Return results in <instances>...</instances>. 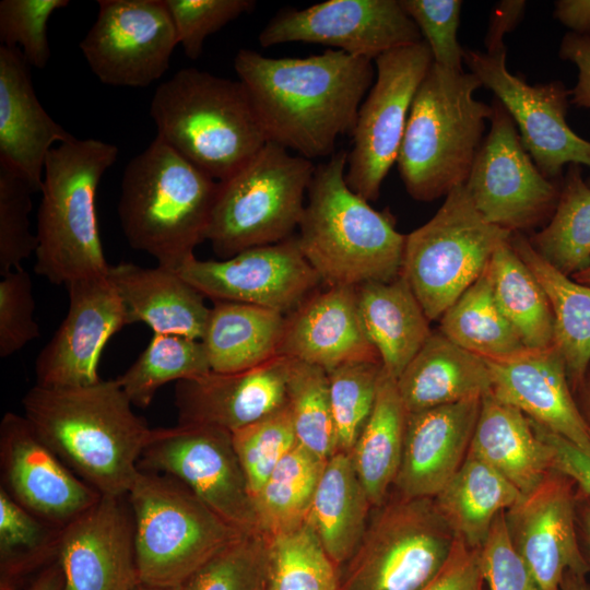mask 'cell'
<instances>
[{"label": "cell", "mask_w": 590, "mask_h": 590, "mask_svg": "<svg viewBox=\"0 0 590 590\" xmlns=\"http://www.w3.org/2000/svg\"><path fill=\"white\" fill-rule=\"evenodd\" d=\"M60 528L49 524L0 488V566L2 589L52 555H58Z\"/></svg>", "instance_id": "cell-43"}, {"label": "cell", "mask_w": 590, "mask_h": 590, "mask_svg": "<svg viewBox=\"0 0 590 590\" xmlns=\"http://www.w3.org/2000/svg\"><path fill=\"white\" fill-rule=\"evenodd\" d=\"M279 355L327 373L350 362H380L362 323L356 287L317 290L286 315Z\"/></svg>", "instance_id": "cell-26"}, {"label": "cell", "mask_w": 590, "mask_h": 590, "mask_svg": "<svg viewBox=\"0 0 590 590\" xmlns=\"http://www.w3.org/2000/svg\"><path fill=\"white\" fill-rule=\"evenodd\" d=\"M480 557L488 590H539L530 569L510 541L505 511L495 519L480 547Z\"/></svg>", "instance_id": "cell-53"}, {"label": "cell", "mask_w": 590, "mask_h": 590, "mask_svg": "<svg viewBox=\"0 0 590 590\" xmlns=\"http://www.w3.org/2000/svg\"><path fill=\"white\" fill-rule=\"evenodd\" d=\"M464 63L509 113L523 148L545 177L562 180L564 166L569 164L590 169V141L575 133L566 121L570 90L562 81L530 85L509 72L506 52L464 49Z\"/></svg>", "instance_id": "cell-15"}, {"label": "cell", "mask_w": 590, "mask_h": 590, "mask_svg": "<svg viewBox=\"0 0 590 590\" xmlns=\"http://www.w3.org/2000/svg\"><path fill=\"white\" fill-rule=\"evenodd\" d=\"M408 412L397 380L382 368L373 411L350 452L373 508L389 496L399 472Z\"/></svg>", "instance_id": "cell-36"}, {"label": "cell", "mask_w": 590, "mask_h": 590, "mask_svg": "<svg viewBox=\"0 0 590 590\" xmlns=\"http://www.w3.org/2000/svg\"><path fill=\"white\" fill-rule=\"evenodd\" d=\"M485 362L495 398L590 456V425L573 398L565 362L555 345Z\"/></svg>", "instance_id": "cell-24"}, {"label": "cell", "mask_w": 590, "mask_h": 590, "mask_svg": "<svg viewBox=\"0 0 590 590\" xmlns=\"http://www.w3.org/2000/svg\"><path fill=\"white\" fill-rule=\"evenodd\" d=\"M19 48L0 46V162L40 191L47 155L74 138L39 103Z\"/></svg>", "instance_id": "cell-27"}, {"label": "cell", "mask_w": 590, "mask_h": 590, "mask_svg": "<svg viewBox=\"0 0 590 590\" xmlns=\"http://www.w3.org/2000/svg\"><path fill=\"white\" fill-rule=\"evenodd\" d=\"M526 1L504 0L494 8L488 30L485 36L486 54L499 55L506 52L504 36L514 31L521 21Z\"/></svg>", "instance_id": "cell-57"}, {"label": "cell", "mask_w": 590, "mask_h": 590, "mask_svg": "<svg viewBox=\"0 0 590 590\" xmlns=\"http://www.w3.org/2000/svg\"><path fill=\"white\" fill-rule=\"evenodd\" d=\"M359 316L384 370L396 380L423 346L432 330L406 279L356 286Z\"/></svg>", "instance_id": "cell-31"}, {"label": "cell", "mask_w": 590, "mask_h": 590, "mask_svg": "<svg viewBox=\"0 0 590 590\" xmlns=\"http://www.w3.org/2000/svg\"><path fill=\"white\" fill-rule=\"evenodd\" d=\"M347 153L316 169L298 225L299 249L326 286L389 282L401 274L406 235L345 181Z\"/></svg>", "instance_id": "cell-3"}, {"label": "cell", "mask_w": 590, "mask_h": 590, "mask_svg": "<svg viewBox=\"0 0 590 590\" xmlns=\"http://www.w3.org/2000/svg\"><path fill=\"white\" fill-rule=\"evenodd\" d=\"M232 440L253 499L278 463L297 445L288 404L232 432Z\"/></svg>", "instance_id": "cell-47"}, {"label": "cell", "mask_w": 590, "mask_h": 590, "mask_svg": "<svg viewBox=\"0 0 590 590\" xmlns=\"http://www.w3.org/2000/svg\"><path fill=\"white\" fill-rule=\"evenodd\" d=\"M28 180L0 162V274L20 269L37 249V237L30 229L32 194Z\"/></svg>", "instance_id": "cell-48"}, {"label": "cell", "mask_w": 590, "mask_h": 590, "mask_svg": "<svg viewBox=\"0 0 590 590\" xmlns=\"http://www.w3.org/2000/svg\"><path fill=\"white\" fill-rule=\"evenodd\" d=\"M337 452L350 453L376 401L381 362H350L328 371Z\"/></svg>", "instance_id": "cell-45"}, {"label": "cell", "mask_w": 590, "mask_h": 590, "mask_svg": "<svg viewBox=\"0 0 590 590\" xmlns=\"http://www.w3.org/2000/svg\"><path fill=\"white\" fill-rule=\"evenodd\" d=\"M576 282L590 286V266L571 276Z\"/></svg>", "instance_id": "cell-62"}, {"label": "cell", "mask_w": 590, "mask_h": 590, "mask_svg": "<svg viewBox=\"0 0 590 590\" xmlns=\"http://www.w3.org/2000/svg\"><path fill=\"white\" fill-rule=\"evenodd\" d=\"M374 62L376 78L357 113L345 170L350 189L367 201L378 199L397 163L413 98L433 56L422 40L389 50Z\"/></svg>", "instance_id": "cell-12"}, {"label": "cell", "mask_w": 590, "mask_h": 590, "mask_svg": "<svg viewBox=\"0 0 590 590\" xmlns=\"http://www.w3.org/2000/svg\"><path fill=\"white\" fill-rule=\"evenodd\" d=\"M315 169L310 160L267 142L244 167L217 185L206 232L213 251L227 259L294 236Z\"/></svg>", "instance_id": "cell-9"}, {"label": "cell", "mask_w": 590, "mask_h": 590, "mask_svg": "<svg viewBox=\"0 0 590 590\" xmlns=\"http://www.w3.org/2000/svg\"><path fill=\"white\" fill-rule=\"evenodd\" d=\"M326 461L298 444L285 455L253 496L261 533L271 538L306 522Z\"/></svg>", "instance_id": "cell-39"}, {"label": "cell", "mask_w": 590, "mask_h": 590, "mask_svg": "<svg viewBox=\"0 0 590 590\" xmlns=\"http://www.w3.org/2000/svg\"><path fill=\"white\" fill-rule=\"evenodd\" d=\"M80 43L94 75L113 86L145 87L167 71L176 31L165 0H99Z\"/></svg>", "instance_id": "cell-16"}, {"label": "cell", "mask_w": 590, "mask_h": 590, "mask_svg": "<svg viewBox=\"0 0 590 590\" xmlns=\"http://www.w3.org/2000/svg\"><path fill=\"white\" fill-rule=\"evenodd\" d=\"M529 240L544 260L568 276L590 266V185L582 178L581 165L567 166L551 220Z\"/></svg>", "instance_id": "cell-40"}, {"label": "cell", "mask_w": 590, "mask_h": 590, "mask_svg": "<svg viewBox=\"0 0 590 590\" xmlns=\"http://www.w3.org/2000/svg\"><path fill=\"white\" fill-rule=\"evenodd\" d=\"M101 496L60 533L57 559L68 590H132L140 583L131 508Z\"/></svg>", "instance_id": "cell-22"}, {"label": "cell", "mask_w": 590, "mask_h": 590, "mask_svg": "<svg viewBox=\"0 0 590 590\" xmlns=\"http://www.w3.org/2000/svg\"><path fill=\"white\" fill-rule=\"evenodd\" d=\"M511 237V236H510ZM493 297L528 350L554 345V317L547 295L510 238L493 253L486 268Z\"/></svg>", "instance_id": "cell-37"}, {"label": "cell", "mask_w": 590, "mask_h": 590, "mask_svg": "<svg viewBox=\"0 0 590 590\" xmlns=\"http://www.w3.org/2000/svg\"><path fill=\"white\" fill-rule=\"evenodd\" d=\"M287 404L297 444L328 460L337 452V439L327 371L291 358Z\"/></svg>", "instance_id": "cell-44"}, {"label": "cell", "mask_w": 590, "mask_h": 590, "mask_svg": "<svg viewBox=\"0 0 590 590\" xmlns=\"http://www.w3.org/2000/svg\"><path fill=\"white\" fill-rule=\"evenodd\" d=\"M291 358L278 355L236 373L210 371L176 382L175 405L180 424H202L237 430L287 404Z\"/></svg>", "instance_id": "cell-23"}, {"label": "cell", "mask_w": 590, "mask_h": 590, "mask_svg": "<svg viewBox=\"0 0 590 590\" xmlns=\"http://www.w3.org/2000/svg\"><path fill=\"white\" fill-rule=\"evenodd\" d=\"M558 55L578 68L577 83L570 90V103L590 110V35L567 33L562 39Z\"/></svg>", "instance_id": "cell-56"}, {"label": "cell", "mask_w": 590, "mask_h": 590, "mask_svg": "<svg viewBox=\"0 0 590 590\" xmlns=\"http://www.w3.org/2000/svg\"><path fill=\"white\" fill-rule=\"evenodd\" d=\"M178 44L185 55L196 60L210 35L240 15L251 12L253 0H165Z\"/></svg>", "instance_id": "cell-50"}, {"label": "cell", "mask_w": 590, "mask_h": 590, "mask_svg": "<svg viewBox=\"0 0 590 590\" xmlns=\"http://www.w3.org/2000/svg\"><path fill=\"white\" fill-rule=\"evenodd\" d=\"M554 16L571 33L590 35V0H558Z\"/></svg>", "instance_id": "cell-58"}, {"label": "cell", "mask_w": 590, "mask_h": 590, "mask_svg": "<svg viewBox=\"0 0 590 590\" xmlns=\"http://www.w3.org/2000/svg\"><path fill=\"white\" fill-rule=\"evenodd\" d=\"M132 590H176V589L155 588V587H149V586L139 583V585L135 586Z\"/></svg>", "instance_id": "cell-63"}, {"label": "cell", "mask_w": 590, "mask_h": 590, "mask_svg": "<svg viewBox=\"0 0 590 590\" xmlns=\"http://www.w3.org/2000/svg\"><path fill=\"white\" fill-rule=\"evenodd\" d=\"M482 399L408 413L402 459L393 492L435 497L463 464Z\"/></svg>", "instance_id": "cell-25"}, {"label": "cell", "mask_w": 590, "mask_h": 590, "mask_svg": "<svg viewBox=\"0 0 590 590\" xmlns=\"http://www.w3.org/2000/svg\"><path fill=\"white\" fill-rule=\"evenodd\" d=\"M416 24L433 56V62L453 71H463L464 49L458 42L462 1L400 0Z\"/></svg>", "instance_id": "cell-51"}, {"label": "cell", "mask_w": 590, "mask_h": 590, "mask_svg": "<svg viewBox=\"0 0 590 590\" xmlns=\"http://www.w3.org/2000/svg\"><path fill=\"white\" fill-rule=\"evenodd\" d=\"M439 331L484 359H508L528 351L496 305L486 270L442 314Z\"/></svg>", "instance_id": "cell-38"}, {"label": "cell", "mask_w": 590, "mask_h": 590, "mask_svg": "<svg viewBox=\"0 0 590 590\" xmlns=\"http://www.w3.org/2000/svg\"><path fill=\"white\" fill-rule=\"evenodd\" d=\"M374 509L358 548L340 570V590H423L457 536L434 497L393 492Z\"/></svg>", "instance_id": "cell-10"}, {"label": "cell", "mask_w": 590, "mask_h": 590, "mask_svg": "<svg viewBox=\"0 0 590 590\" xmlns=\"http://www.w3.org/2000/svg\"><path fill=\"white\" fill-rule=\"evenodd\" d=\"M510 243L547 295L554 317V345L564 358L570 388L579 389L590 364V286L544 260L523 233H512Z\"/></svg>", "instance_id": "cell-34"}, {"label": "cell", "mask_w": 590, "mask_h": 590, "mask_svg": "<svg viewBox=\"0 0 590 590\" xmlns=\"http://www.w3.org/2000/svg\"><path fill=\"white\" fill-rule=\"evenodd\" d=\"M269 536L244 533L191 574L176 590H264Z\"/></svg>", "instance_id": "cell-46"}, {"label": "cell", "mask_w": 590, "mask_h": 590, "mask_svg": "<svg viewBox=\"0 0 590 590\" xmlns=\"http://www.w3.org/2000/svg\"><path fill=\"white\" fill-rule=\"evenodd\" d=\"M210 371L201 340L154 333L144 351L116 380L132 405L144 409L162 386Z\"/></svg>", "instance_id": "cell-41"}, {"label": "cell", "mask_w": 590, "mask_h": 590, "mask_svg": "<svg viewBox=\"0 0 590 590\" xmlns=\"http://www.w3.org/2000/svg\"><path fill=\"white\" fill-rule=\"evenodd\" d=\"M521 497L505 476L468 453L459 471L434 499L456 535L470 547L480 548L497 516Z\"/></svg>", "instance_id": "cell-35"}, {"label": "cell", "mask_w": 590, "mask_h": 590, "mask_svg": "<svg viewBox=\"0 0 590 590\" xmlns=\"http://www.w3.org/2000/svg\"><path fill=\"white\" fill-rule=\"evenodd\" d=\"M217 185L156 137L123 170L117 211L128 244L176 271L206 240Z\"/></svg>", "instance_id": "cell-5"}, {"label": "cell", "mask_w": 590, "mask_h": 590, "mask_svg": "<svg viewBox=\"0 0 590 590\" xmlns=\"http://www.w3.org/2000/svg\"><path fill=\"white\" fill-rule=\"evenodd\" d=\"M30 590H68L58 559L39 573Z\"/></svg>", "instance_id": "cell-60"}, {"label": "cell", "mask_w": 590, "mask_h": 590, "mask_svg": "<svg viewBox=\"0 0 590 590\" xmlns=\"http://www.w3.org/2000/svg\"><path fill=\"white\" fill-rule=\"evenodd\" d=\"M118 155L113 143L75 137L49 151L37 211L34 271L50 283L66 286L108 274L95 197Z\"/></svg>", "instance_id": "cell-7"}, {"label": "cell", "mask_w": 590, "mask_h": 590, "mask_svg": "<svg viewBox=\"0 0 590 590\" xmlns=\"http://www.w3.org/2000/svg\"><path fill=\"white\" fill-rule=\"evenodd\" d=\"M107 275L122 300L128 324L143 322L153 333L202 339L211 308L177 271L121 262L109 266Z\"/></svg>", "instance_id": "cell-28"}, {"label": "cell", "mask_w": 590, "mask_h": 590, "mask_svg": "<svg viewBox=\"0 0 590 590\" xmlns=\"http://www.w3.org/2000/svg\"><path fill=\"white\" fill-rule=\"evenodd\" d=\"M408 413L482 399L492 392V377L484 358L462 349L439 330L397 379Z\"/></svg>", "instance_id": "cell-29"}, {"label": "cell", "mask_w": 590, "mask_h": 590, "mask_svg": "<svg viewBox=\"0 0 590 590\" xmlns=\"http://www.w3.org/2000/svg\"><path fill=\"white\" fill-rule=\"evenodd\" d=\"M138 467L177 479L240 532H260L231 432L180 423L151 428Z\"/></svg>", "instance_id": "cell-14"}, {"label": "cell", "mask_w": 590, "mask_h": 590, "mask_svg": "<svg viewBox=\"0 0 590 590\" xmlns=\"http://www.w3.org/2000/svg\"><path fill=\"white\" fill-rule=\"evenodd\" d=\"M374 60L326 49L307 57L272 58L241 48L234 58L268 142L305 158L333 155L351 135L376 78Z\"/></svg>", "instance_id": "cell-1"}, {"label": "cell", "mask_w": 590, "mask_h": 590, "mask_svg": "<svg viewBox=\"0 0 590 590\" xmlns=\"http://www.w3.org/2000/svg\"><path fill=\"white\" fill-rule=\"evenodd\" d=\"M491 127L464 184L475 209L491 224L510 233L545 226L560 193L562 180L545 177L523 148L504 105L491 104Z\"/></svg>", "instance_id": "cell-13"}, {"label": "cell", "mask_w": 590, "mask_h": 590, "mask_svg": "<svg viewBox=\"0 0 590 590\" xmlns=\"http://www.w3.org/2000/svg\"><path fill=\"white\" fill-rule=\"evenodd\" d=\"M22 405L39 438L75 475L102 496L127 497L151 428L116 379L81 387L35 385Z\"/></svg>", "instance_id": "cell-2"}, {"label": "cell", "mask_w": 590, "mask_h": 590, "mask_svg": "<svg viewBox=\"0 0 590 590\" xmlns=\"http://www.w3.org/2000/svg\"><path fill=\"white\" fill-rule=\"evenodd\" d=\"M531 424L548 449L552 470L569 477L578 491L590 498V456L540 424L533 421Z\"/></svg>", "instance_id": "cell-55"}, {"label": "cell", "mask_w": 590, "mask_h": 590, "mask_svg": "<svg viewBox=\"0 0 590 590\" xmlns=\"http://www.w3.org/2000/svg\"><path fill=\"white\" fill-rule=\"evenodd\" d=\"M0 464L1 487L33 515L60 529L102 496L54 453L24 415L8 412L2 417Z\"/></svg>", "instance_id": "cell-19"}, {"label": "cell", "mask_w": 590, "mask_h": 590, "mask_svg": "<svg viewBox=\"0 0 590 590\" xmlns=\"http://www.w3.org/2000/svg\"><path fill=\"white\" fill-rule=\"evenodd\" d=\"M264 590H340V569L306 522L269 538Z\"/></svg>", "instance_id": "cell-42"}, {"label": "cell", "mask_w": 590, "mask_h": 590, "mask_svg": "<svg viewBox=\"0 0 590 590\" xmlns=\"http://www.w3.org/2000/svg\"><path fill=\"white\" fill-rule=\"evenodd\" d=\"M481 86L471 72L432 63L413 98L397 158L413 199L433 201L465 184L493 114L474 97Z\"/></svg>", "instance_id": "cell-6"}, {"label": "cell", "mask_w": 590, "mask_h": 590, "mask_svg": "<svg viewBox=\"0 0 590 590\" xmlns=\"http://www.w3.org/2000/svg\"><path fill=\"white\" fill-rule=\"evenodd\" d=\"M371 510L350 453L335 452L324 463L306 523L340 570L358 548Z\"/></svg>", "instance_id": "cell-32"}, {"label": "cell", "mask_w": 590, "mask_h": 590, "mask_svg": "<svg viewBox=\"0 0 590 590\" xmlns=\"http://www.w3.org/2000/svg\"><path fill=\"white\" fill-rule=\"evenodd\" d=\"M140 583L177 589L243 532L177 479L139 470L127 495Z\"/></svg>", "instance_id": "cell-8"}, {"label": "cell", "mask_w": 590, "mask_h": 590, "mask_svg": "<svg viewBox=\"0 0 590 590\" xmlns=\"http://www.w3.org/2000/svg\"><path fill=\"white\" fill-rule=\"evenodd\" d=\"M576 523L580 548L590 574V498L577 492Z\"/></svg>", "instance_id": "cell-59"}, {"label": "cell", "mask_w": 590, "mask_h": 590, "mask_svg": "<svg viewBox=\"0 0 590 590\" xmlns=\"http://www.w3.org/2000/svg\"><path fill=\"white\" fill-rule=\"evenodd\" d=\"M69 0L0 1V40L19 48L30 66L43 69L50 59L47 25L51 14Z\"/></svg>", "instance_id": "cell-49"}, {"label": "cell", "mask_w": 590, "mask_h": 590, "mask_svg": "<svg viewBox=\"0 0 590 590\" xmlns=\"http://www.w3.org/2000/svg\"><path fill=\"white\" fill-rule=\"evenodd\" d=\"M422 40L400 0H328L302 10L284 9L258 36L261 47L319 44L371 60Z\"/></svg>", "instance_id": "cell-17"}, {"label": "cell", "mask_w": 590, "mask_h": 590, "mask_svg": "<svg viewBox=\"0 0 590 590\" xmlns=\"http://www.w3.org/2000/svg\"><path fill=\"white\" fill-rule=\"evenodd\" d=\"M286 315L233 302H214L201 339L210 368L236 373L279 355Z\"/></svg>", "instance_id": "cell-33"}, {"label": "cell", "mask_w": 590, "mask_h": 590, "mask_svg": "<svg viewBox=\"0 0 590 590\" xmlns=\"http://www.w3.org/2000/svg\"><path fill=\"white\" fill-rule=\"evenodd\" d=\"M66 318L38 353L36 385L50 388L98 382V362L107 341L128 324L122 300L108 275L66 285Z\"/></svg>", "instance_id": "cell-20"}, {"label": "cell", "mask_w": 590, "mask_h": 590, "mask_svg": "<svg viewBox=\"0 0 590 590\" xmlns=\"http://www.w3.org/2000/svg\"><path fill=\"white\" fill-rule=\"evenodd\" d=\"M31 275L22 268L2 275L0 282V356L8 357L40 335L34 318Z\"/></svg>", "instance_id": "cell-52"}, {"label": "cell", "mask_w": 590, "mask_h": 590, "mask_svg": "<svg viewBox=\"0 0 590 590\" xmlns=\"http://www.w3.org/2000/svg\"><path fill=\"white\" fill-rule=\"evenodd\" d=\"M178 274L214 302L260 306L288 315L322 284L303 256L296 234L222 260L188 258Z\"/></svg>", "instance_id": "cell-18"}, {"label": "cell", "mask_w": 590, "mask_h": 590, "mask_svg": "<svg viewBox=\"0 0 590 590\" xmlns=\"http://www.w3.org/2000/svg\"><path fill=\"white\" fill-rule=\"evenodd\" d=\"M574 488L569 477L551 470L505 511L510 541L539 590H559L567 570L589 574L577 533Z\"/></svg>", "instance_id": "cell-21"}, {"label": "cell", "mask_w": 590, "mask_h": 590, "mask_svg": "<svg viewBox=\"0 0 590 590\" xmlns=\"http://www.w3.org/2000/svg\"><path fill=\"white\" fill-rule=\"evenodd\" d=\"M484 585L480 548L457 535L447 562L423 590H484Z\"/></svg>", "instance_id": "cell-54"}, {"label": "cell", "mask_w": 590, "mask_h": 590, "mask_svg": "<svg viewBox=\"0 0 590 590\" xmlns=\"http://www.w3.org/2000/svg\"><path fill=\"white\" fill-rule=\"evenodd\" d=\"M587 409H588L587 412H588V417H589L587 422L590 425V381L588 384V392H587Z\"/></svg>", "instance_id": "cell-64"}, {"label": "cell", "mask_w": 590, "mask_h": 590, "mask_svg": "<svg viewBox=\"0 0 590 590\" xmlns=\"http://www.w3.org/2000/svg\"><path fill=\"white\" fill-rule=\"evenodd\" d=\"M150 114L156 137L217 182L268 142L245 85L194 68L156 87Z\"/></svg>", "instance_id": "cell-4"}, {"label": "cell", "mask_w": 590, "mask_h": 590, "mask_svg": "<svg viewBox=\"0 0 590 590\" xmlns=\"http://www.w3.org/2000/svg\"><path fill=\"white\" fill-rule=\"evenodd\" d=\"M559 590H590L587 574L567 570L564 575Z\"/></svg>", "instance_id": "cell-61"}, {"label": "cell", "mask_w": 590, "mask_h": 590, "mask_svg": "<svg viewBox=\"0 0 590 590\" xmlns=\"http://www.w3.org/2000/svg\"><path fill=\"white\" fill-rule=\"evenodd\" d=\"M511 234L488 223L461 185L429 221L406 235L401 274L429 321L440 319L484 273Z\"/></svg>", "instance_id": "cell-11"}, {"label": "cell", "mask_w": 590, "mask_h": 590, "mask_svg": "<svg viewBox=\"0 0 590 590\" xmlns=\"http://www.w3.org/2000/svg\"><path fill=\"white\" fill-rule=\"evenodd\" d=\"M469 453L494 468L522 496L552 470L548 449L533 430L530 418L492 393L481 400Z\"/></svg>", "instance_id": "cell-30"}]
</instances>
